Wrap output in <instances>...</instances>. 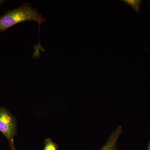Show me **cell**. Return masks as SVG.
<instances>
[{"instance_id": "obj_1", "label": "cell", "mask_w": 150, "mask_h": 150, "mask_svg": "<svg viewBox=\"0 0 150 150\" xmlns=\"http://www.w3.org/2000/svg\"><path fill=\"white\" fill-rule=\"evenodd\" d=\"M46 20L29 3H24L18 8L8 11L0 17V31L4 32L18 23L27 21H33L40 25Z\"/></svg>"}, {"instance_id": "obj_2", "label": "cell", "mask_w": 150, "mask_h": 150, "mask_svg": "<svg viewBox=\"0 0 150 150\" xmlns=\"http://www.w3.org/2000/svg\"><path fill=\"white\" fill-rule=\"evenodd\" d=\"M16 118L6 108L0 106V131L6 138L11 150H16L14 137L17 133Z\"/></svg>"}, {"instance_id": "obj_3", "label": "cell", "mask_w": 150, "mask_h": 150, "mask_svg": "<svg viewBox=\"0 0 150 150\" xmlns=\"http://www.w3.org/2000/svg\"><path fill=\"white\" fill-rule=\"evenodd\" d=\"M122 132V126H119L117 127L112 132L107 142L100 150H118L117 142Z\"/></svg>"}, {"instance_id": "obj_4", "label": "cell", "mask_w": 150, "mask_h": 150, "mask_svg": "<svg viewBox=\"0 0 150 150\" xmlns=\"http://www.w3.org/2000/svg\"><path fill=\"white\" fill-rule=\"evenodd\" d=\"M59 146L50 138L45 140L43 150H59Z\"/></svg>"}, {"instance_id": "obj_5", "label": "cell", "mask_w": 150, "mask_h": 150, "mask_svg": "<svg viewBox=\"0 0 150 150\" xmlns=\"http://www.w3.org/2000/svg\"><path fill=\"white\" fill-rule=\"evenodd\" d=\"M123 2L131 6L135 11L139 12L140 10V5L142 1L141 0H123Z\"/></svg>"}, {"instance_id": "obj_6", "label": "cell", "mask_w": 150, "mask_h": 150, "mask_svg": "<svg viewBox=\"0 0 150 150\" xmlns=\"http://www.w3.org/2000/svg\"><path fill=\"white\" fill-rule=\"evenodd\" d=\"M147 150H150V143L149 144V146H148Z\"/></svg>"}]
</instances>
